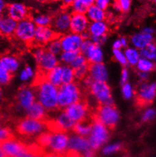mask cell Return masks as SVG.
<instances>
[{"label":"cell","instance_id":"d590c367","mask_svg":"<svg viewBox=\"0 0 156 157\" xmlns=\"http://www.w3.org/2000/svg\"><path fill=\"white\" fill-rule=\"evenodd\" d=\"M126 58L131 65H136L139 62V53L136 50L133 49H128L125 52Z\"/></svg>","mask_w":156,"mask_h":157},{"label":"cell","instance_id":"11a10c76","mask_svg":"<svg viewBox=\"0 0 156 157\" xmlns=\"http://www.w3.org/2000/svg\"><path fill=\"white\" fill-rule=\"evenodd\" d=\"M6 6H7V5L6 4L4 0H0V10H1V12H2L3 9H4V11L6 10Z\"/></svg>","mask_w":156,"mask_h":157},{"label":"cell","instance_id":"44dd1931","mask_svg":"<svg viewBox=\"0 0 156 157\" xmlns=\"http://www.w3.org/2000/svg\"><path fill=\"white\" fill-rule=\"evenodd\" d=\"M93 124L94 122L93 119L89 115V117H87L86 119L75 123L74 126L73 127L72 131L79 136L86 137L88 135H90V134H91Z\"/></svg>","mask_w":156,"mask_h":157},{"label":"cell","instance_id":"603a6c76","mask_svg":"<svg viewBox=\"0 0 156 157\" xmlns=\"http://www.w3.org/2000/svg\"><path fill=\"white\" fill-rule=\"evenodd\" d=\"M86 14L92 21H104L107 18V14L106 11L100 9L95 4L88 8Z\"/></svg>","mask_w":156,"mask_h":157},{"label":"cell","instance_id":"277c9868","mask_svg":"<svg viewBox=\"0 0 156 157\" xmlns=\"http://www.w3.org/2000/svg\"><path fill=\"white\" fill-rule=\"evenodd\" d=\"M31 51L36 59L38 69L50 71L55 67L58 66V62L55 56L48 50L46 46L35 48Z\"/></svg>","mask_w":156,"mask_h":157},{"label":"cell","instance_id":"3957f363","mask_svg":"<svg viewBox=\"0 0 156 157\" xmlns=\"http://www.w3.org/2000/svg\"><path fill=\"white\" fill-rule=\"evenodd\" d=\"M58 89V109H65L67 107L79 102L84 94L80 91L77 83L62 84Z\"/></svg>","mask_w":156,"mask_h":157},{"label":"cell","instance_id":"cb8c5ba5","mask_svg":"<svg viewBox=\"0 0 156 157\" xmlns=\"http://www.w3.org/2000/svg\"><path fill=\"white\" fill-rule=\"evenodd\" d=\"M88 30L90 34L97 36H104V35L107 36L109 32V28L104 21H93L90 24Z\"/></svg>","mask_w":156,"mask_h":157},{"label":"cell","instance_id":"6125c7cd","mask_svg":"<svg viewBox=\"0 0 156 157\" xmlns=\"http://www.w3.org/2000/svg\"><path fill=\"white\" fill-rule=\"evenodd\" d=\"M51 1L52 2H62V0H51Z\"/></svg>","mask_w":156,"mask_h":157},{"label":"cell","instance_id":"d6a6232c","mask_svg":"<svg viewBox=\"0 0 156 157\" xmlns=\"http://www.w3.org/2000/svg\"><path fill=\"white\" fill-rule=\"evenodd\" d=\"M80 54H82L80 52V49L78 51H68V52H64L62 55H61V60L64 62H65V63L71 64Z\"/></svg>","mask_w":156,"mask_h":157},{"label":"cell","instance_id":"8fae6325","mask_svg":"<svg viewBox=\"0 0 156 157\" xmlns=\"http://www.w3.org/2000/svg\"><path fill=\"white\" fill-rule=\"evenodd\" d=\"M52 21L51 27L57 32L66 34L68 32H71V14L68 11L63 9L55 15L52 16Z\"/></svg>","mask_w":156,"mask_h":157},{"label":"cell","instance_id":"e0dca14e","mask_svg":"<svg viewBox=\"0 0 156 157\" xmlns=\"http://www.w3.org/2000/svg\"><path fill=\"white\" fill-rule=\"evenodd\" d=\"M69 137L65 134H52V142L49 148L52 153L57 154H63L66 151L69 144Z\"/></svg>","mask_w":156,"mask_h":157},{"label":"cell","instance_id":"5bb4252c","mask_svg":"<svg viewBox=\"0 0 156 157\" xmlns=\"http://www.w3.org/2000/svg\"><path fill=\"white\" fill-rule=\"evenodd\" d=\"M90 24L88 17L86 14L74 13V12L71 13V28H70L71 33L80 35L81 33L88 30Z\"/></svg>","mask_w":156,"mask_h":157},{"label":"cell","instance_id":"6da1fadb","mask_svg":"<svg viewBox=\"0 0 156 157\" xmlns=\"http://www.w3.org/2000/svg\"><path fill=\"white\" fill-rule=\"evenodd\" d=\"M36 94H37L39 101L48 111L59 110L58 109V89L55 85L49 82L45 81L33 88Z\"/></svg>","mask_w":156,"mask_h":157},{"label":"cell","instance_id":"9f6ffc18","mask_svg":"<svg viewBox=\"0 0 156 157\" xmlns=\"http://www.w3.org/2000/svg\"><path fill=\"white\" fill-rule=\"evenodd\" d=\"M28 78H29V75H28V72H27L26 70H24V71H22L21 77H20V78H21L22 80H27Z\"/></svg>","mask_w":156,"mask_h":157},{"label":"cell","instance_id":"f1b7e54d","mask_svg":"<svg viewBox=\"0 0 156 157\" xmlns=\"http://www.w3.org/2000/svg\"><path fill=\"white\" fill-rule=\"evenodd\" d=\"M1 65L4 66L11 73L16 71L18 68V62L15 57L10 56H5L1 59Z\"/></svg>","mask_w":156,"mask_h":157},{"label":"cell","instance_id":"816d5d0a","mask_svg":"<svg viewBox=\"0 0 156 157\" xmlns=\"http://www.w3.org/2000/svg\"><path fill=\"white\" fill-rule=\"evenodd\" d=\"M42 157H62V156L60 154H57V153H46V152L43 155Z\"/></svg>","mask_w":156,"mask_h":157},{"label":"cell","instance_id":"f907efd6","mask_svg":"<svg viewBox=\"0 0 156 157\" xmlns=\"http://www.w3.org/2000/svg\"><path fill=\"white\" fill-rule=\"evenodd\" d=\"M127 76H128V74H127V69L124 68L123 71H122V79H121V84L124 85L125 83L127 81Z\"/></svg>","mask_w":156,"mask_h":157},{"label":"cell","instance_id":"bcb514c9","mask_svg":"<svg viewBox=\"0 0 156 157\" xmlns=\"http://www.w3.org/2000/svg\"><path fill=\"white\" fill-rule=\"evenodd\" d=\"M156 113L155 110L153 109H149L145 113L143 117V121H148L149 120H151L152 118H153L155 116Z\"/></svg>","mask_w":156,"mask_h":157},{"label":"cell","instance_id":"f35d334b","mask_svg":"<svg viewBox=\"0 0 156 157\" xmlns=\"http://www.w3.org/2000/svg\"><path fill=\"white\" fill-rule=\"evenodd\" d=\"M14 75L8 71L4 66L1 65V83L2 84H7L10 82Z\"/></svg>","mask_w":156,"mask_h":157},{"label":"cell","instance_id":"8992f818","mask_svg":"<svg viewBox=\"0 0 156 157\" xmlns=\"http://www.w3.org/2000/svg\"><path fill=\"white\" fill-rule=\"evenodd\" d=\"M35 33L36 28L31 17H28L17 23L15 30L16 38L23 41L28 48L34 42Z\"/></svg>","mask_w":156,"mask_h":157},{"label":"cell","instance_id":"60d3db41","mask_svg":"<svg viewBox=\"0 0 156 157\" xmlns=\"http://www.w3.org/2000/svg\"><path fill=\"white\" fill-rule=\"evenodd\" d=\"M93 44L94 43L90 42V40H84V43H83L82 46H81L80 47L81 53H82L84 56H87L89 50H90V48L93 46Z\"/></svg>","mask_w":156,"mask_h":157},{"label":"cell","instance_id":"be15d7a7","mask_svg":"<svg viewBox=\"0 0 156 157\" xmlns=\"http://www.w3.org/2000/svg\"><path fill=\"white\" fill-rule=\"evenodd\" d=\"M152 1H153V2L155 3V6H156V0H152Z\"/></svg>","mask_w":156,"mask_h":157},{"label":"cell","instance_id":"ac0fdd59","mask_svg":"<svg viewBox=\"0 0 156 157\" xmlns=\"http://www.w3.org/2000/svg\"><path fill=\"white\" fill-rule=\"evenodd\" d=\"M84 40L79 34H68L61 38L62 49L68 51H78L80 49Z\"/></svg>","mask_w":156,"mask_h":157},{"label":"cell","instance_id":"e7e4bbea","mask_svg":"<svg viewBox=\"0 0 156 157\" xmlns=\"http://www.w3.org/2000/svg\"><path fill=\"white\" fill-rule=\"evenodd\" d=\"M155 62H156V56H155ZM155 67H156V64H155Z\"/></svg>","mask_w":156,"mask_h":157},{"label":"cell","instance_id":"4316f807","mask_svg":"<svg viewBox=\"0 0 156 157\" xmlns=\"http://www.w3.org/2000/svg\"><path fill=\"white\" fill-rule=\"evenodd\" d=\"M87 59L93 62V63H101L102 60V53L100 49L99 46L94 43L87 55Z\"/></svg>","mask_w":156,"mask_h":157},{"label":"cell","instance_id":"30bf717a","mask_svg":"<svg viewBox=\"0 0 156 157\" xmlns=\"http://www.w3.org/2000/svg\"><path fill=\"white\" fill-rule=\"evenodd\" d=\"M64 36L65 34L55 31L49 27L36 26L35 41L41 46H46L47 43L61 39Z\"/></svg>","mask_w":156,"mask_h":157},{"label":"cell","instance_id":"7a4b0ae2","mask_svg":"<svg viewBox=\"0 0 156 157\" xmlns=\"http://www.w3.org/2000/svg\"><path fill=\"white\" fill-rule=\"evenodd\" d=\"M90 116L93 120H98L108 129L113 131L118 121V113L115 105L98 104L95 109H92Z\"/></svg>","mask_w":156,"mask_h":157},{"label":"cell","instance_id":"e575fe53","mask_svg":"<svg viewBox=\"0 0 156 157\" xmlns=\"http://www.w3.org/2000/svg\"><path fill=\"white\" fill-rule=\"evenodd\" d=\"M15 136L9 128H2L1 129V143L15 140Z\"/></svg>","mask_w":156,"mask_h":157},{"label":"cell","instance_id":"681fc988","mask_svg":"<svg viewBox=\"0 0 156 157\" xmlns=\"http://www.w3.org/2000/svg\"><path fill=\"white\" fill-rule=\"evenodd\" d=\"M94 150L93 149H89V150H86L85 152H84V153H82L83 157H94Z\"/></svg>","mask_w":156,"mask_h":157},{"label":"cell","instance_id":"6f0895ef","mask_svg":"<svg viewBox=\"0 0 156 157\" xmlns=\"http://www.w3.org/2000/svg\"><path fill=\"white\" fill-rule=\"evenodd\" d=\"M27 71V72H28V75H29V77H31V76H32V75H33V71H32V70H31V68H30L29 66H28V65H27L26 66V69H25Z\"/></svg>","mask_w":156,"mask_h":157},{"label":"cell","instance_id":"b9f144b4","mask_svg":"<svg viewBox=\"0 0 156 157\" xmlns=\"http://www.w3.org/2000/svg\"><path fill=\"white\" fill-rule=\"evenodd\" d=\"M113 2H114V0H95V4L100 9L106 11L109 6V5L111 4Z\"/></svg>","mask_w":156,"mask_h":157},{"label":"cell","instance_id":"4fadbf2b","mask_svg":"<svg viewBox=\"0 0 156 157\" xmlns=\"http://www.w3.org/2000/svg\"><path fill=\"white\" fill-rule=\"evenodd\" d=\"M5 11L6 12V15L17 22L21 21L28 17H31V14L30 13L29 9L22 3H12L7 5Z\"/></svg>","mask_w":156,"mask_h":157},{"label":"cell","instance_id":"7dc6e473","mask_svg":"<svg viewBox=\"0 0 156 157\" xmlns=\"http://www.w3.org/2000/svg\"><path fill=\"white\" fill-rule=\"evenodd\" d=\"M123 94L124 97L127 99H129L131 97L132 90L131 87H130V84H125L123 86Z\"/></svg>","mask_w":156,"mask_h":157},{"label":"cell","instance_id":"91938a15","mask_svg":"<svg viewBox=\"0 0 156 157\" xmlns=\"http://www.w3.org/2000/svg\"><path fill=\"white\" fill-rule=\"evenodd\" d=\"M121 42L122 43V46H127V40H126L125 38H122L121 40Z\"/></svg>","mask_w":156,"mask_h":157},{"label":"cell","instance_id":"c3c4849f","mask_svg":"<svg viewBox=\"0 0 156 157\" xmlns=\"http://www.w3.org/2000/svg\"><path fill=\"white\" fill-rule=\"evenodd\" d=\"M75 0H62V8L65 10H68V9H71L72 5L74 4Z\"/></svg>","mask_w":156,"mask_h":157},{"label":"cell","instance_id":"52a82bcc","mask_svg":"<svg viewBox=\"0 0 156 157\" xmlns=\"http://www.w3.org/2000/svg\"><path fill=\"white\" fill-rule=\"evenodd\" d=\"M88 94H91L98 101V104L102 105H114L110 86L103 81H93L92 85L87 91Z\"/></svg>","mask_w":156,"mask_h":157},{"label":"cell","instance_id":"1f68e13d","mask_svg":"<svg viewBox=\"0 0 156 157\" xmlns=\"http://www.w3.org/2000/svg\"><path fill=\"white\" fill-rule=\"evenodd\" d=\"M155 52L156 45L154 43H151L149 45H147L146 47L142 49L140 54L142 56L151 59L155 58Z\"/></svg>","mask_w":156,"mask_h":157},{"label":"cell","instance_id":"94428289","mask_svg":"<svg viewBox=\"0 0 156 157\" xmlns=\"http://www.w3.org/2000/svg\"><path fill=\"white\" fill-rule=\"evenodd\" d=\"M36 1L40 2H46L49 1V0H36Z\"/></svg>","mask_w":156,"mask_h":157},{"label":"cell","instance_id":"ba28073f","mask_svg":"<svg viewBox=\"0 0 156 157\" xmlns=\"http://www.w3.org/2000/svg\"><path fill=\"white\" fill-rule=\"evenodd\" d=\"M136 105L139 108H144L153 102L156 96V83L152 84H142L135 91Z\"/></svg>","mask_w":156,"mask_h":157},{"label":"cell","instance_id":"ee69618b","mask_svg":"<svg viewBox=\"0 0 156 157\" xmlns=\"http://www.w3.org/2000/svg\"><path fill=\"white\" fill-rule=\"evenodd\" d=\"M121 144H114V145L109 146V147H106L103 150V153L105 154H109V153L117 151V150H121Z\"/></svg>","mask_w":156,"mask_h":157},{"label":"cell","instance_id":"f6af8a7d","mask_svg":"<svg viewBox=\"0 0 156 157\" xmlns=\"http://www.w3.org/2000/svg\"><path fill=\"white\" fill-rule=\"evenodd\" d=\"M121 8L122 12H127L131 6V0H117Z\"/></svg>","mask_w":156,"mask_h":157},{"label":"cell","instance_id":"9a60e30c","mask_svg":"<svg viewBox=\"0 0 156 157\" xmlns=\"http://www.w3.org/2000/svg\"><path fill=\"white\" fill-rule=\"evenodd\" d=\"M27 144L21 140H13L1 143V150L9 157H17L27 148Z\"/></svg>","mask_w":156,"mask_h":157},{"label":"cell","instance_id":"7402d4cb","mask_svg":"<svg viewBox=\"0 0 156 157\" xmlns=\"http://www.w3.org/2000/svg\"><path fill=\"white\" fill-rule=\"evenodd\" d=\"M68 148L78 152H85L91 148L89 139L82 136H74L69 140Z\"/></svg>","mask_w":156,"mask_h":157},{"label":"cell","instance_id":"f5cc1de1","mask_svg":"<svg viewBox=\"0 0 156 157\" xmlns=\"http://www.w3.org/2000/svg\"><path fill=\"white\" fill-rule=\"evenodd\" d=\"M81 1L83 2V3H84L85 6H87V7H90V6H93V5L95 4V0H81Z\"/></svg>","mask_w":156,"mask_h":157},{"label":"cell","instance_id":"7bdbcfd3","mask_svg":"<svg viewBox=\"0 0 156 157\" xmlns=\"http://www.w3.org/2000/svg\"><path fill=\"white\" fill-rule=\"evenodd\" d=\"M113 52H114V56H115L116 59H117V60L119 62H121V63L122 65H127V59H126V58H125L123 54H122V52H121V51L119 50V49H114Z\"/></svg>","mask_w":156,"mask_h":157},{"label":"cell","instance_id":"83f0119b","mask_svg":"<svg viewBox=\"0 0 156 157\" xmlns=\"http://www.w3.org/2000/svg\"><path fill=\"white\" fill-rule=\"evenodd\" d=\"M31 17L35 25H36V26L49 27L50 28L51 25H52V17L50 15L37 14H31Z\"/></svg>","mask_w":156,"mask_h":157},{"label":"cell","instance_id":"d4e9b609","mask_svg":"<svg viewBox=\"0 0 156 157\" xmlns=\"http://www.w3.org/2000/svg\"><path fill=\"white\" fill-rule=\"evenodd\" d=\"M62 69L60 66L55 67L48 73V78L49 82L52 83L56 87H59L62 85Z\"/></svg>","mask_w":156,"mask_h":157},{"label":"cell","instance_id":"2e32d148","mask_svg":"<svg viewBox=\"0 0 156 157\" xmlns=\"http://www.w3.org/2000/svg\"><path fill=\"white\" fill-rule=\"evenodd\" d=\"M17 26V22L9 17L8 15L2 16L0 21L1 34L5 38L12 40L15 36V30Z\"/></svg>","mask_w":156,"mask_h":157},{"label":"cell","instance_id":"ab89813d","mask_svg":"<svg viewBox=\"0 0 156 157\" xmlns=\"http://www.w3.org/2000/svg\"><path fill=\"white\" fill-rule=\"evenodd\" d=\"M87 60L88 59L85 58V56L83 54H80L78 56L74 59V62L71 63V66H72L73 69H77V68H80V67L84 66L87 63Z\"/></svg>","mask_w":156,"mask_h":157},{"label":"cell","instance_id":"ffe728a7","mask_svg":"<svg viewBox=\"0 0 156 157\" xmlns=\"http://www.w3.org/2000/svg\"><path fill=\"white\" fill-rule=\"evenodd\" d=\"M45 109H46L40 102H35L29 108L27 109V117L45 122L49 118Z\"/></svg>","mask_w":156,"mask_h":157},{"label":"cell","instance_id":"9c48e42d","mask_svg":"<svg viewBox=\"0 0 156 157\" xmlns=\"http://www.w3.org/2000/svg\"><path fill=\"white\" fill-rule=\"evenodd\" d=\"M94 124L91 131L89 141L93 150H97L102 144H103L109 138L108 128L98 120H93Z\"/></svg>","mask_w":156,"mask_h":157},{"label":"cell","instance_id":"db71d44e","mask_svg":"<svg viewBox=\"0 0 156 157\" xmlns=\"http://www.w3.org/2000/svg\"><path fill=\"white\" fill-rule=\"evenodd\" d=\"M114 46V49H119L121 47H122L123 46H122V43H121V40H117L114 43V46Z\"/></svg>","mask_w":156,"mask_h":157},{"label":"cell","instance_id":"680465c9","mask_svg":"<svg viewBox=\"0 0 156 157\" xmlns=\"http://www.w3.org/2000/svg\"><path fill=\"white\" fill-rule=\"evenodd\" d=\"M153 32H154V30L151 28H146V29H144V30H143V33H149V34H152Z\"/></svg>","mask_w":156,"mask_h":157},{"label":"cell","instance_id":"f546056e","mask_svg":"<svg viewBox=\"0 0 156 157\" xmlns=\"http://www.w3.org/2000/svg\"><path fill=\"white\" fill-rule=\"evenodd\" d=\"M52 133L51 132H43L36 137V142L39 144L41 147L46 149L50 147L51 142H52Z\"/></svg>","mask_w":156,"mask_h":157},{"label":"cell","instance_id":"8d00e7d4","mask_svg":"<svg viewBox=\"0 0 156 157\" xmlns=\"http://www.w3.org/2000/svg\"><path fill=\"white\" fill-rule=\"evenodd\" d=\"M138 68L143 71H150L156 70L155 65L146 59H140L138 62Z\"/></svg>","mask_w":156,"mask_h":157},{"label":"cell","instance_id":"5b68a950","mask_svg":"<svg viewBox=\"0 0 156 157\" xmlns=\"http://www.w3.org/2000/svg\"><path fill=\"white\" fill-rule=\"evenodd\" d=\"M44 127V122L28 117L17 119L15 122L16 132L22 137H32L34 134L40 132Z\"/></svg>","mask_w":156,"mask_h":157},{"label":"cell","instance_id":"484cf974","mask_svg":"<svg viewBox=\"0 0 156 157\" xmlns=\"http://www.w3.org/2000/svg\"><path fill=\"white\" fill-rule=\"evenodd\" d=\"M152 36L149 33H143L136 34L132 37V42L138 48L143 49L149 43H152Z\"/></svg>","mask_w":156,"mask_h":157},{"label":"cell","instance_id":"74e56055","mask_svg":"<svg viewBox=\"0 0 156 157\" xmlns=\"http://www.w3.org/2000/svg\"><path fill=\"white\" fill-rule=\"evenodd\" d=\"M46 48L49 52H51L52 54H54V55H57V54H58L60 52H61V49H62L61 39L51 42L49 44V46H46Z\"/></svg>","mask_w":156,"mask_h":157},{"label":"cell","instance_id":"7c38bea8","mask_svg":"<svg viewBox=\"0 0 156 157\" xmlns=\"http://www.w3.org/2000/svg\"><path fill=\"white\" fill-rule=\"evenodd\" d=\"M35 90L31 86H23L19 88L17 94H16L15 102L16 105L22 107V108L28 109L35 102L36 96Z\"/></svg>","mask_w":156,"mask_h":157},{"label":"cell","instance_id":"836d02e7","mask_svg":"<svg viewBox=\"0 0 156 157\" xmlns=\"http://www.w3.org/2000/svg\"><path fill=\"white\" fill-rule=\"evenodd\" d=\"M71 9L72 12H74V13L80 14H86L87 10H88V7L85 6L81 0H75Z\"/></svg>","mask_w":156,"mask_h":157},{"label":"cell","instance_id":"d6986e66","mask_svg":"<svg viewBox=\"0 0 156 157\" xmlns=\"http://www.w3.org/2000/svg\"><path fill=\"white\" fill-rule=\"evenodd\" d=\"M88 66L90 76L94 81H103L106 82L107 81L108 75L106 68L104 64L101 63H93L88 59Z\"/></svg>","mask_w":156,"mask_h":157},{"label":"cell","instance_id":"4dcf8cb0","mask_svg":"<svg viewBox=\"0 0 156 157\" xmlns=\"http://www.w3.org/2000/svg\"><path fill=\"white\" fill-rule=\"evenodd\" d=\"M74 81V74L73 68L70 67H63L62 69V84H71Z\"/></svg>","mask_w":156,"mask_h":157}]
</instances>
